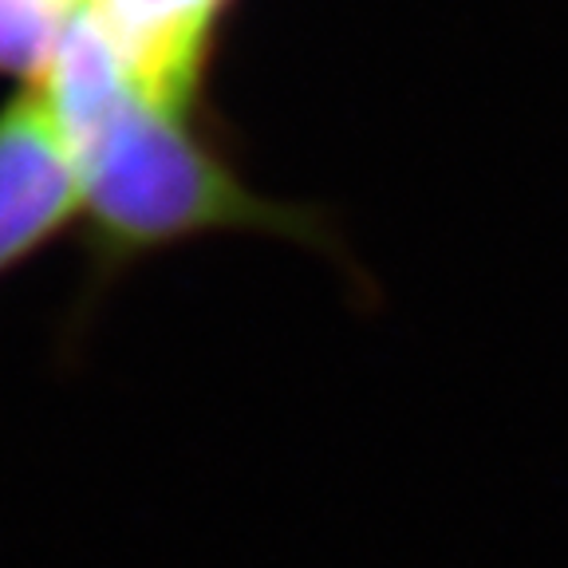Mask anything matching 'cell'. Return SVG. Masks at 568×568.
Here are the masks:
<instances>
[{"mask_svg": "<svg viewBox=\"0 0 568 568\" xmlns=\"http://www.w3.org/2000/svg\"><path fill=\"white\" fill-rule=\"evenodd\" d=\"M36 91L60 119L80 170V273L52 339L60 372L83 364L106 301L142 265L205 237L288 241L328 261L359 308L379 301L336 217L324 205L253 186L205 115L154 103L119 75H80Z\"/></svg>", "mask_w": 568, "mask_h": 568, "instance_id": "1", "label": "cell"}, {"mask_svg": "<svg viewBox=\"0 0 568 568\" xmlns=\"http://www.w3.org/2000/svg\"><path fill=\"white\" fill-rule=\"evenodd\" d=\"M91 0H0V80L28 88L44 75L63 36L88 17Z\"/></svg>", "mask_w": 568, "mask_h": 568, "instance_id": "3", "label": "cell"}, {"mask_svg": "<svg viewBox=\"0 0 568 568\" xmlns=\"http://www.w3.org/2000/svg\"><path fill=\"white\" fill-rule=\"evenodd\" d=\"M80 230V170L63 126L36 88L0 103V281Z\"/></svg>", "mask_w": 568, "mask_h": 568, "instance_id": "2", "label": "cell"}]
</instances>
